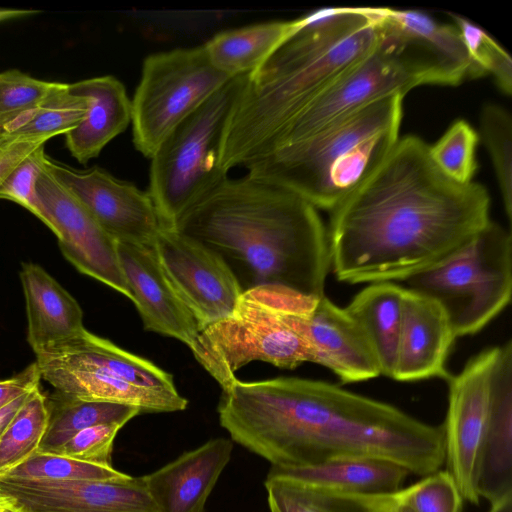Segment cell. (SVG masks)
<instances>
[{"mask_svg": "<svg viewBox=\"0 0 512 512\" xmlns=\"http://www.w3.org/2000/svg\"><path fill=\"white\" fill-rule=\"evenodd\" d=\"M490 221L486 188L448 178L434 164L429 144L406 135L331 211L330 267L349 284L404 282L455 252Z\"/></svg>", "mask_w": 512, "mask_h": 512, "instance_id": "6da1fadb", "label": "cell"}, {"mask_svg": "<svg viewBox=\"0 0 512 512\" xmlns=\"http://www.w3.org/2000/svg\"><path fill=\"white\" fill-rule=\"evenodd\" d=\"M217 411L230 439L271 466L368 457L426 476L445 462L442 424L424 423L395 406L323 381L236 378L222 389Z\"/></svg>", "mask_w": 512, "mask_h": 512, "instance_id": "7a4b0ae2", "label": "cell"}, {"mask_svg": "<svg viewBox=\"0 0 512 512\" xmlns=\"http://www.w3.org/2000/svg\"><path fill=\"white\" fill-rule=\"evenodd\" d=\"M172 228L217 253L243 292L273 285L312 299L325 295L327 230L317 209L285 187L250 174L227 177Z\"/></svg>", "mask_w": 512, "mask_h": 512, "instance_id": "3957f363", "label": "cell"}, {"mask_svg": "<svg viewBox=\"0 0 512 512\" xmlns=\"http://www.w3.org/2000/svg\"><path fill=\"white\" fill-rule=\"evenodd\" d=\"M301 19L247 76L222 140L226 173L263 156L291 120L372 51L382 32L381 7L321 8Z\"/></svg>", "mask_w": 512, "mask_h": 512, "instance_id": "277c9868", "label": "cell"}, {"mask_svg": "<svg viewBox=\"0 0 512 512\" xmlns=\"http://www.w3.org/2000/svg\"><path fill=\"white\" fill-rule=\"evenodd\" d=\"M404 96L372 102L311 137L247 164L248 174L330 212L369 178L399 140Z\"/></svg>", "mask_w": 512, "mask_h": 512, "instance_id": "5b68a950", "label": "cell"}, {"mask_svg": "<svg viewBox=\"0 0 512 512\" xmlns=\"http://www.w3.org/2000/svg\"><path fill=\"white\" fill-rule=\"evenodd\" d=\"M381 14V37L372 51L291 120L273 139L264 155L305 140L344 116L385 97L404 96L423 84L458 85L425 42L395 24L385 7H381Z\"/></svg>", "mask_w": 512, "mask_h": 512, "instance_id": "8992f818", "label": "cell"}, {"mask_svg": "<svg viewBox=\"0 0 512 512\" xmlns=\"http://www.w3.org/2000/svg\"><path fill=\"white\" fill-rule=\"evenodd\" d=\"M318 299L273 285L248 289L230 315L199 331L190 350L222 389L252 361L296 368L311 361L299 315Z\"/></svg>", "mask_w": 512, "mask_h": 512, "instance_id": "52a82bcc", "label": "cell"}, {"mask_svg": "<svg viewBox=\"0 0 512 512\" xmlns=\"http://www.w3.org/2000/svg\"><path fill=\"white\" fill-rule=\"evenodd\" d=\"M248 74L232 77L183 119L150 158L149 195L163 227L228 176L220 166L223 136Z\"/></svg>", "mask_w": 512, "mask_h": 512, "instance_id": "ba28073f", "label": "cell"}, {"mask_svg": "<svg viewBox=\"0 0 512 512\" xmlns=\"http://www.w3.org/2000/svg\"><path fill=\"white\" fill-rule=\"evenodd\" d=\"M404 283L442 307L456 337L475 334L511 300V232L490 221L455 252Z\"/></svg>", "mask_w": 512, "mask_h": 512, "instance_id": "9c48e42d", "label": "cell"}, {"mask_svg": "<svg viewBox=\"0 0 512 512\" xmlns=\"http://www.w3.org/2000/svg\"><path fill=\"white\" fill-rule=\"evenodd\" d=\"M448 381L443 425L447 471L463 499L477 505L476 479L485 431L498 405L512 396V342L484 349Z\"/></svg>", "mask_w": 512, "mask_h": 512, "instance_id": "30bf717a", "label": "cell"}, {"mask_svg": "<svg viewBox=\"0 0 512 512\" xmlns=\"http://www.w3.org/2000/svg\"><path fill=\"white\" fill-rule=\"evenodd\" d=\"M231 78L214 67L204 45L147 56L131 100L135 148L150 159L166 136Z\"/></svg>", "mask_w": 512, "mask_h": 512, "instance_id": "8fae6325", "label": "cell"}, {"mask_svg": "<svg viewBox=\"0 0 512 512\" xmlns=\"http://www.w3.org/2000/svg\"><path fill=\"white\" fill-rule=\"evenodd\" d=\"M153 249L200 330L233 312L243 291L217 253L172 227H162Z\"/></svg>", "mask_w": 512, "mask_h": 512, "instance_id": "7c38bea8", "label": "cell"}, {"mask_svg": "<svg viewBox=\"0 0 512 512\" xmlns=\"http://www.w3.org/2000/svg\"><path fill=\"white\" fill-rule=\"evenodd\" d=\"M44 165L115 241L153 247L163 225L148 192L97 166L79 171L48 157Z\"/></svg>", "mask_w": 512, "mask_h": 512, "instance_id": "4fadbf2b", "label": "cell"}, {"mask_svg": "<svg viewBox=\"0 0 512 512\" xmlns=\"http://www.w3.org/2000/svg\"><path fill=\"white\" fill-rule=\"evenodd\" d=\"M36 192L66 259L81 273L131 300L119 264L116 241L84 205L46 170L45 165L36 181Z\"/></svg>", "mask_w": 512, "mask_h": 512, "instance_id": "5bb4252c", "label": "cell"}, {"mask_svg": "<svg viewBox=\"0 0 512 512\" xmlns=\"http://www.w3.org/2000/svg\"><path fill=\"white\" fill-rule=\"evenodd\" d=\"M0 497L17 512H159L142 476L68 482L0 476Z\"/></svg>", "mask_w": 512, "mask_h": 512, "instance_id": "9a60e30c", "label": "cell"}, {"mask_svg": "<svg viewBox=\"0 0 512 512\" xmlns=\"http://www.w3.org/2000/svg\"><path fill=\"white\" fill-rule=\"evenodd\" d=\"M116 250L144 328L190 348L200 328L167 279L153 247L116 241Z\"/></svg>", "mask_w": 512, "mask_h": 512, "instance_id": "2e32d148", "label": "cell"}, {"mask_svg": "<svg viewBox=\"0 0 512 512\" xmlns=\"http://www.w3.org/2000/svg\"><path fill=\"white\" fill-rule=\"evenodd\" d=\"M299 326L313 363L330 369L344 383L381 375L378 358L355 319L325 295L299 315Z\"/></svg>", "mask_w": 512, "mask_h": 512, "instance_id": "e0dca14e", "label": "cell"}, {"mask_svg": "<svg viewBox=\"0 0 512 512\" xmlns=\"http://www.w3.org/2000/svg\"><path fill=\"white\" fill-rule=\"evenodd\" d=\"M399 343L392 378L418 381L448 379L446 370L457 338L442 307L433 299L404 287Z\"/></svg>", "mask_w": 512, "mask_h": 512, "instance_id": "ac0fdd59", "label": "cell"}, {"mask_svg": "<svg viewBox=\"0 0 512 512\" xmlns=\"http://www.w3.org/2000/svg\"><path fill=\"white\" fill-rule=\"evenodd\" d=\"M233 441L214 438L142 476L159 512H205L208 497L230 461Z\"/></svg>", "mask_w": 512, "mask_h": 512, "instance_id": "d6986e66", "label": "cell"}, {"mask_svg": "<svg viewBox=\"0 0 512 512\" xmlns=\"http://www.w3.org/2000/svg\"><path fill=\"white\" fill-rule=\"evenodd\" d=\"M69 90L88 99L83 120L65 135L66 147L81 164L97 157L102 149L126 130L132 107L124 85L114 76L93 77L68 84Z\"/></svg>", "mask_w": 512, "mask_h": 512, "instance_id": "ffe728a7", "label": "cell"}, {"mask_svg": "<svg viewBox=\"0 0 512 512\" xmlns=\"http://www.w3.org/2000/svg\"><path fill=\"white\" fill-rule=\"evenodd\" d=\"M37 359L64 363L131 384L177 391L173 377L151 361L130 353L84 329L77 336L35 353Z\"/></svg>", "mask_w": 512, "mask_h": 512, "instance_id": "44dd1931", "label": "cell"}, {"mask_svg": "<svg viewBox=\"0 0 512 512\" xmlns=\"http://www.w3.org/2000/svg\"><path fill=\"white\" fill-rule=\"evenodd\" d=\"M35 362L43 380L57 391L81 400L130 405L141 413L182 411L188 405L178 391L141 387L64 363L37 358Z\"/></svg>", "mask_w": 512, "mask_h": 512, "instance_id": "7402d4cb", "label": "cell"}, {"mask_svg": "<svg viewBox=\"0 0 512 512\" xmlns=\"http://www.w3.org/2000/svg\"><path fill=\"white\" fill-rule=\"evenodd\" d=\"M20 280L26 301L27 340L34 353L85 329L80 305L41 266L22 263Z\"/></svg>", "mask_w": 512, "mask_h": 512, "instance_id": "603a6c76", "label": "cell"}, {"mask_svg": "<svg viewBox=\"0 0 512 512\" xmlns=\"http://www.w3.org/2000/svg\"><path fill=\"white\" fill-rule=\"evenodd\" d=\"M409 474L388 460L354 457L303 467L271 466L267 475L331 492L379 495L398 492Z\"/></svg>", "mask_w": 512, "mask_h": 512, "instance_id": "cb8c5ba5", "label": "cell"}, {"mask_svg": "<svg viewBox=\"0 0 512 512\" xmlns=\"http://www.w3.org/2000/svg\"><path fill=\"white\" fill-rule=\"evenodd\" d=\"M404 290L393 282L371 283L345 307L368 338L381 374L390 378L399 343Z\"/></svg>", "mask_w": 512, "mask_h": 512, "instance_id": "d4e9b609", "label": "cell"}, {"mask_svg": "<svg viewBox=\"0 0 512 512\" xmlns=\"http://www.w3.org/2000/svg\"><path fill=\"white\" fill-rule=\"evenodd\" d=\"M301 21H270L225 30L203 45L219 71L230 77L249 74L299 28Z\"/></svg>", "mask_w": 512, "mask_h": 512, "instance_id": "484cf974", "label": "cell"}, {"mask_svg": "<svg viewBox=\"0 0 512 512\" xmlns=\"http://www.w3.org/2000/svg\"><path fill=\"white\" fill-rule=\"evenodd\" d=\"M264 486L270 512H397L399 491L363 495L331 492L267 475Z\"/></svg>", "mask_w": 512, "mask_h": 512, "instance_id": "4316f807", "label": "cell"}, {"mask_svg": "<svg viewBox=\"0 0 512 512\" xmlns=\"http://www.w3.org/2000/svg\"><path fill=\"white\" fill-rule=\"evenodd\" d=\"M47 426L37 453L53 454L78 432L99 424L122 427L141 414L139 408L113 402L86 401L59 391L46 397Z\"/></svg>", "mask_w": 512, "mask_h": 512, "instance_id": "83f0119b", "label": "cell"}, {"mask_svg": "<svg viewBox=\"0 0 512 512\" xmlns=\"http://www.w3.org/2000/svg\"><path fill=\"white\" fill-rule=\"evenodd\" d=\"M87 110L86 97L73 94L68 84L55 82L41 102L2 128L0 138L20 137L48 141L75 128L83 120Z\"/></svg>", "mask_w": 512, "mask_h": 512, "instance_id": "f1b7e54d", "label": "cell"}, {"mask_svg": "<svg viewBox=\"0 0 512 512\" xmlns=\"http://www.w3.org/2000/svg\"><path fill=\"white\" fill-rule=\"evenodd\" d=\"M390 19L403 30L419 37L442 61L460 84L484 76L472 62L456 26L436 21L425 12L387 8Z\"/></svg>", "mask_w": 512, "mask_h": 512, "instance_id": "f546056e", "label": "cell"}, {"mask_svg": "<svg viewBox=\"0 0 512 512\" xmlns=\"http://www.w3.org/2000/svg\"><path fill=\"white\" fill-rule=\"evenodd\" d=\"M46 426V396L38 388L28 395L0 437V475L37 451Z\"/></svg>", "mask_w": 512, "mask_h": 512, "instance_id": "4dcf8cb0", "label": "cell"}, {"mask_svg": "<svg viewBox=\"0 0 512 512\" xmlns=\"http://www.w3.org/2000/svg\"><path fill=\"white\" fill-rule=\"evenodd\" d=\"M480 135L490 155L504 211L512 221V118L498 104L487 103L480 112Z\"/></svg>", "mask_w": 512, "mask_h": 512, "instance_id": "1f68e13d", "label": "cell"}, {"mask_svg": "<svg viewBox=\"0 0 512 512\" xmlns=\"http://www.w3.org/2000/svg\"><path fill=\"white\" fill-rule=\"evenodd\" d=\"M0 476L35 481L68 482L123 480L130 475L113 467H103L59 455L35 452Z\"/></svg>", "mask_w": 512, "mask_h": 512, "instance_id": "d6a6232c", "label": "cell"}, {"mask_svg": "<svg viewBox=\"0 0 512 512\" xmlns=\"http://www.w3.org/2000/svg\"><path fill=\"white\" fill-rule=\"evenodd\" d=\"M479 135L463 119L454 121L433 144L429 153L437 168L458 183L472 182L477 170L476 147Z\"/></svg>", "mask_w": 512, "mask_h": 512, "instance_id": "836d02e7", "label": "cell"}, {"mask_svg": "<svg viewBox=\"0 0 512 512\" xmlns=\"http://www.w3.org/2000/svg\"><path fill=\"white\" fill-rule=\"evenodd\" d=\"M459 30L470 59L485 74H491L498 88L507 96L512 93V60L484 29L463 16L450 13Z\"/></svg>", "mask_w": 512, "mask_h": 512, "instance_id": "e575fe53", "label": "cell"}, {"mask_svg": "<svg viewBox=\"0 0 512 512\" xmlns=\"http://www.w3.org/2000/svg\"><path fill=\"white\" fill-rule=\"evenodd\" d=\"M399 497L413 512H462L464 500L447 470H438L400 489Z\"/></svg>", "mask_w": 512, "mask_h": 512, "instance_id": "d590c367", "label": "cell"}, {"mask_svg": "<svg viewBox=\"0 0 512 512\" xmlns=\"http://www.w3.org/2000/svg\"><path fill=\"white\" fill-rule=\"evenodd\" d=\"M46 158L44 145L26 156L0 185V199L21 205L52 230L51 221L36 192V181L44 168Z\"/></svg>", "mask_w": 512, "mask_h": 512, "instance_id": "8d00e7d4", "label": "cell"}, {"mask_svg": "<svg viewBox=\"0 0 512 512\" xmlns=\"http://www.w3.org/2000/svg\"><path fill=\"white\" fill-rule=\"evenodd\" d=\"M54 84L17 69L0 72V132L20 114L41 102Z\"/></svg>", "mask_w": 512, "mask_h": 512, "instance_id": "74e56055", "label": "cell"}, {"mask_svg": "<svg viewBox=\"0 0 512 512\" xmlns=\"http://www.w3.org/2000/svg\"><path fill=\"white\" fill-rule=\"evenodd\" d=\"M121 428L119 424H99L86 428L75 434L53 454L98 466L113 467V443Z\"/></svg>", "mask_w": 512, "mask_h": 512, "instance_id": "f35d334b", "label": "cell"}, {"mask_svg": "<svg viewBox=\"0 0 512 512\" xmlns=\"http://www.w3.org/2000/svg\"><path fill=\"white\" fill-rule=\"evenodd\" d=\"M46 142V140L32 138H0V185L26 156L45 145Z\"/></svg>", "mask_w": 512, "mask_h": 512, "instance_id": "ab89813d", "label": "cell"}, {"mask_svg": "<svg viewBox=\"0 0 512 512\" xmlns=\"http://www.w3.org/2000/svg\"><path fill=\"white\" fill-rule=\"evenodd\" d=\"M41 379L37 363L34 362L20 373L0 380V409L18 397L40 388Z\"/></svg>", "mask_w": 512, "mask_h": 512, "instance_id": "60d3db41", "label": "cell"}, {"mask_svg": "<svg viewBox=\"0 0 512 512\" xmlns=\"http://www.w3.org/2000/svg\"><path fill=\"white\" fill-rule=\"evenodd\" d=\"M30 393L18 397L17 399H15L11 403L0 409V437L4 432L5 428L7 427V425L9 424V422L11 421V419L13 418V416L15 415V413L22 406V404L25 402L26 398Z\"/></svg>", "mask_w": 512, "mask_h": 512, "instance_id": "b9f144b4", "label": "cell"}, {"mask_svg": "<svg viewBox=\"0 0 512 512\" xmlns=\"http://www.w3.org/2000/svg\"><path fill=\"white\" fill-rule=\"evenodd\" d=\"M39 13L37 10L0 8V22L31 16Z\"/></svg>", "mask_w": 512, "mask_h": 512, "instance_id": "7bdbcfd3", "label": "cell"}, {"mask_svg": "<svg viewBox=\"0 0 512 512\" xmlns=\"http://www.w3.org/2000/svg\"><path fill=\"white\" fill-rule=\"evenodd\" d=\"M488 512H512V495H508L500 501L491 504Z\"/></svg>", "mask_w": 512, "mask_h": 512, "instance_id": "ee69618b", "label": "cell"}, {"mask_svg": "<svg viewBox=\"0 0 512 512\" xmlns=\"http://www.w3.org/2000/svg\"><path fill=\"white\" fill-rule=\"evenodd\" d=\"M397 512H413L409 507H407L405 504L399 503L398 505V508H397Z\"/></svg>", "mask_w": 512, "mask_h": 512, "instance_id": "f6af8a7d", "label": "cell"}, {"mask_svg": "<svg viewBox=\"0 0 512 512\" xmlns=\"http://www.w3.org/2000/svg\"><path fill=\"white\" fill-rule=\"evenodd\" d=\"M8 505L5 503V501L0 497V512L3 511Z\"/></svg>", "mask_w": 512, "mask_h": 512, "instance_id": "bcb514c9", "label": "cell"}, {"mask_svg": "<svg viewBox=\"0 0 512 512\" xmlns=\"http://www.w3.org/2000/svg\"><path fill=\"white\" fill-rule=\"evenodd\" d=\"M1 512H17V511H16V510H14V509H12V508H10V507L8 506V507H6V508H5L3 511H1Z\"/></svg>", "mask_w": 512, "mask_h": 512, "instance_id": "7dc6e473", "label": "cell"}]
</instances>
